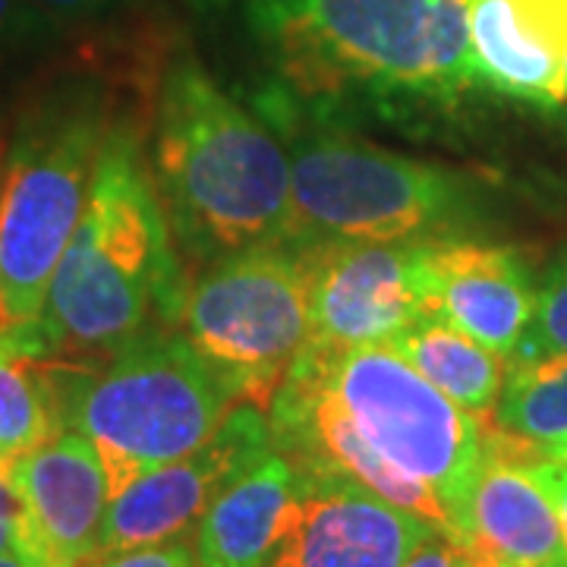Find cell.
Here are the masks:
<instances>
[{"mask_svg": "<svg viewBox=\"0 0 567 567\" xmlns=\"http://www.w3.org/2000/svg\"><path fill=\"white\" fill-rule=\"evenodd\" d=\"M25 502L22 567H82L99 555L111 488L95 445L63 429L10 464Z\"/></svg>", "mask_w": 567, "mask_h": 567, "instance_id": "4fadbf2b", "label": "cell"}, {"mask_svg": "<svg viewBox=\"0 0 567 567\" xmlns=\"http://www.w3.org/2000/svg\"><path fill=\"white\" fill-rule=\"evenodd\" d=\"M470 567H505L498 558H492L488 551H483V548H476V555H473V561H470Z\"/></svg>", "mask_w": 567, "mask_h": 567, "instance_id": "4316f807", "label": "cell"}, {"mask_svg": "<svg viewBox=\"0 0 567 567\" xmlns=\"http://www.w3.org/2000/svg\"><path fill=\"white\" fill-rule=\"evenodd\" d=\"M271 123L290 155L300 244L435 240L470 205V183L439 164L372 145L271 95Z\"/></svg>", "mask_w": 567, "mask_h": 567, "instance_id": "5b68a950", "label": "cell"}, {"mask_svg": "<svg viewBox=\"0 0 567 567\" xmlns=\"http://www.w3.org/2000/svg\"><path fill=\"white\" fill-rule=\"evenodd\" d=\"M0 567H22L17 558H10V555H0Z\"/></svg>", "mask_w": 567, "mask_h": 567, "instance_id": "83f0119b", "label": "cell"}, {"mask_svg": "<svg viewBox=\"0 0 567 567\" xmlns=\"http://www.w3.org/2000/svg\"><path fill=\"white\" fill-rule=\"evenodd\" d=\"M565 543H567V533H565Z\"/></svg>", "mask_w": 567, "mask_h": 567, "instance_id": "d6a6232c", "label": "cell"}, {"mask_svg": "<svg viewBox=\"0 0 567 567\" xmlns=\"http://www.w3.org/2000/svg\"><path fill=\"white\" fill-rule=\"evenodd\" d=\"M82 567H199V555L183 539H171V543H158V546L102 551V555L89 558Z\"/></svg>", "mask_w": 567, "mask_h": 567, "instance_id": "7402d4cb", "label": "cell"}, {"mask_svg": "<svg viewBox=\"0 0 567 567\" xmlns=\"http://www.w3.org/2000/svg\"><path fill=\"white\" fill-rule=\"evenodd\" d=\"M271 447L268 413L252 404H234L205 445L133 480L107 502L99 555L181 539L203 520L224 488Z\"/></svg>", "mask_w": 567, "mask_h": 567, "instance_id": "9c48e42d", "label": "cell"}, {"mask_svg": "<svg viewBox=\"0 0 567 567\" xmlns=\"http://www.w3.org/2000/svg\"><path fill=\"white\" fill-rule=\"evenodd\" d=\"M543 353H567V249L548 265L536 287L533 322L511 360H529Z\"/></svg>", "mask_w": 567, "mask_h": 567, "instance_id": "44dd1931", "label": "cell"}, {"mask_svg": "<svg viewBox=\"0 0 567 567\" xmlns=\"http://www.w3.org/2000/svg\"><path fill=\"white\" fill-rule=\"evenodd\" d=\"M536 445L488 425L483 473L470 502V543L505 567H567L565 527L533 473Z\"/></svg>", "mask_w": 567, "mask_h": 567, "instance_id": "2e32d148", "label": "cell"}, {"mask_svg": "<svg viewBox=\"0 0 567 567\" xmlns=\"http://www.w3.org/2000/svg\"><path fill=\"white\" fill-rule=\"evenodd\" d=\"M425 312L423 240L309 244L312 344H388Z\"/></svg>", "mask_w": 567, "mask_h": 567, "instance_id": "30bf717a", "label": "cell"}, {"mask_svg": "<svg viewBox=\"0 0 567 567\" xmlns=\"http://www.w3.org/2000/svg\"><path fill=\"white\" fill-rule=\"evenodd\" d=\"M268 425L275 447L300 470L347 476L391 505L404 507L423 517L425 524L454 536L439 498L420 480L391 464L379 447L369 445L360 425L350 420V413L319 385V379L303 363H293L284 375L268 406Z\"/></svg>", "mask_w": 567, "mask_h": 567, "instance_id": "7c38bea8", "label": "cell"}, {"mask_svg": "<svg viewBox=\"0 0 567 567\" xmlns=\"http://www.w3.org/2000/svg\"><path fill=\"white\" fill-rule=\"evenodd\" d=\"M388 347H394L406 363L451 401L476 416H492L505 385L507 360L473 341L457 324L435 312H425L398 338H391Z\"/></svg>", "mask_w": 567, "mask_h": 567, "instance_id": "ac0fdd59", "label": "cell"}, {"mask_svg": "<svg viewBox=\"0 0 567 567\" xmlns=\"http://www.w3.org/2000/svg\"><path fill=\"white\" fill-rule=\"evenodd\" d=\"M186 287L174 230L140 140L111 126L89 203L41 306V350H114L158 322L181 324Z\"/></svg>", "mask_w": 567, "mask_h": 567, "instance_id": "3957f363", "label": "cell"}, {"mask_svg": "<svg viewBox=\"0 0 567 567\" xmlns=\"http://www.w3.org/2000/svg\"><path fill=\"white\" fill-rule=\"evenodd\" d=\"M466 10L470 0H244L278 92L309 114L454 104L476 85Z\"/></svg>", "mask_w": 567, "mask_h": 567, "instance_id": "6da1fadb", "label": "cell"}, {"mask_svg": "<svg viewBox=\"0 0 567 567\" xmlns=\"http://www.w3.org/2000/svg\"><path fill=\"white\" fill-rule=\"evenodd\" d=\"M181 324L234 404L268 413L312 338L309 244L256 246L205 265L186 290Z\"/></svg>", "mask_w": 567, "mask_h": 567, "instance_id": "ba28073f", "label": "cell"}, {"mask_svg": "<svg viewBox=\"0 0 567 567\" xmlns=\"http://www.w3.org/2000/svg\"><path fill=\"white\" fill-rule=\"evenodd\" d=\"M539 451H543L546 457H555V461H565L567 464V435L565 439H555V442H548V445H539Z\"/></svg>", "mask_w": 567, "mask_h": 567, "instance_id": "484cf974", "label": "cell"}, {"mask_svg": "<svg viewBox=\"0 0 567 567\" xmlns=\"http://www.w3.org/2000/svg\"><path fill=\"white\" fill-rule=\"evenodd\" d=\"M152 177L196 262L300 244L284 142L189 58L167 70L158 92Z\"/></svg>", "mask_w": 567, "mask_h": 567, "instance_id": "7a4b0ae2", "label": "cell"}, {"mask_svg": "<svg viewBox=\"0 0 567 567\" xmlns=\"http://www.w3.org/2000/svg\"><path fill=\"white\" fill-rule=\"evenodd\" d=\"M0 331H10V324L3 319V306H0Z\"/></svg>", "mask_w": 567, "mask_h": 567, "instance_id": "f1b7e54d", "label": "cell"}, {"mask_svg": "<svg viewBox=\"0 0 567 567\" xmlns=\"http://www.w3.org/2000/svg\"><path fill=\"white\" fill-rule=\"evenodd\" d=\"M29 3L48 22H95L121 10L126 0H29Z\"/></svg>", "mask_w": 567, "mask_h": 567, "instance_id": "603a6c76", "label": "cell"}, {"mask_svg": "<svg viewBox=\"0 0 567 567\" xmlns=\"http://www.w3.org/2000/svg\"><path fill=\"white\" fill-rule=\"evenodd\" d=\"M565 102H567V63H565Z\"/></svg>", "mask_w": 567, "mask_h": 567, "instance_id": "f546056e", "label": "cell"}, {"mask_svg": "<svg viewBox=\"0 0 567 567\" xmlns=\"http://www.w3.org/2000/svg\"><path fill=\"white\" fill-rule=\"evenodd\" d=\"M429 312L511 360L536 309V284L517 249L470 240H423Z\"/></svg>", "mask_w": 567, "mask_h": 567, "instance_id": "5bb4252c", "label": "cell"}, {"mask_svg": "<svg viewBox=\"0 0 567 567\" xmlns=\"http://www.w3.org/2000/svg\"><path fill=\"white\" fill-rule=\"evenodd\" d=\"M476 85L539 107L565 104L567 0H470Z\"/></svg>", "mask_w": 567, "mask_h": 567, "instance_id": "9a60e30c", "label": "cell"}, {"mask_svg": "<svg viewBox=\"0 0 567 567\" xmlns=\"http://www.w3.org/2000/svg\"><path fill=\"white\" fill-rule=\"evenodd\" d=\"M473 555H476V546L461 543L447 533H435L406 558L404 567H470Z\"/></svg>", "mask_w": 567, "mask_h": 567, "instance_id": "cb8c5ba5", "label": "cell"}, {"mask_svg": "<svg viewBox=\"0 0 567 567\" xmlns=\"http://www.w3.org/2000/svg\"><path fill=\"white\" fill-rule=\"evenodd\" d=\"M63 429L82 432L102 457L111 498L205 445L234 398L186 338L152 328L111 350L102 365L48 360Z\"/></svg>", "mask_w": 567, "mask_h": 567, "instance_id": "277c9868", "label": "cell"}, {"mask_svg": "<svg viewBox=\"0 0 567 567\" xmlns=\"http://www.w3.org/2000/svg\"><path fill=\"white\" fill-rule=\"evenodd\" d=\"M0 341H3V331H0Z\"/></svg>", "mask_w": 567, "mask_h": 567, "instance_id": "1f68e13d", "label": "cell"}, {"mask_svg": "<svg viewBox=\"0 0 567 567\" xmlns=\"http://www.w3.org/2000/svg\"><path fill=\"white\" fill-rule=\"evenodd\" d=\"M297 363L344 406L369 445L439 498L451 533L470 543V502L486 461L492 416H476L451 401L388 344L309 341Z\"/></svg>", "mask_w": 567, "mask_h": 567, "instance_id": "52a82bcc", "label": "cell"}, {"mask_svg": "<svg viewBox=\"0 0 567 567\" xmlns=\"http://www.w3.org/2000/svg\"><path fill=\"white\" fill-rule=\"evenodd\" d=\"M0 470H7V466H3V461H0Z\"/></svg>", "mask_w": 567, "mask_h": 567, "instance_id": "4dcf8cb0", "label": "cell"}, {"mask_svg": "<svg viewBox=\"0 0 567 567\" xmlns=\"http://www.w3.org/2000/svg\"><path fill=\"white\" fill-rule=\"evenodd\" d=\"M111 126L99 89L66 85L13 133L0 162V306L10 328L39 322Z\"/></svg>", "mask_w": 567, "mask_h": 567, "instance_id": "8992f818", "label": "cell"}, {"mask_svg": "<svg viewBox=\"0 0 567 567\" xmlns=\"http://www.w3.org/2000/svg\"><path fill=\"white\" fill-rule=\"evenodd\" d=\"M63 432L48 360L25 350L20 331H3L0 341V461H13Z\"/></svg>", "mask_w": 567, "mask_h": 567, "instance_id": "d6986e66", "label": "cell"}, {"mask_svg": "<svg viewBox=\"0 0 567 567\" xmlns=\"http://www.w3.org/2000/svg\"><path fill=\"white\" fill-rule=\"evenodd\" d=\"M300 488V470L278 447L265 451L208 505L196 529L199 567H262Z\"/></svg>", "mask_w": 567, "mask_h": 567, "instance_id": "e0dca14e", "label": "cell"}, {"mask_svg": "<svg viewBox=\"0 0 567 567\" xmlns=\"http://www.w3.org/2000/svg\"><path fill=\"white\" fill-rule=\"evenodd\" d=\"M39 22H44L32 10L29 0H0V44L3 41L22 39L25 32H32Z\"/></svg>", "mask_w": 567, "mask_h": 567, "instance_id": "d4e9b609", "label": "cell"}, {"mask_svg": "<svg viewBox=\"0 0 567 567\" xmlns=\"http://www.w3.org/2000/svg\"><path fill=\"white\" fill-rule=\"evenodd\" d=\"M435 533L442 529L347 476L300 470V488L262 567H404Z\"/></svg>", "mask_w": 567, "mask_h": 567, "instance_id": "8fae6325", "label": "cell"}, {"mask_svg": "<svg viewBox=\"0 0 567 567\" xmlns=\"http://www.w3.org/2000/svg\"><path fill=\"white\" fill-rule=\"evenodd\" d=\"M492 423L533 445L567 435V353L507 360Z\"/></svg>", "mask_w": 567, "mask_h": 567, "instance_id": "ffe728a7", "label": "cell"}]
</instances>
